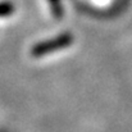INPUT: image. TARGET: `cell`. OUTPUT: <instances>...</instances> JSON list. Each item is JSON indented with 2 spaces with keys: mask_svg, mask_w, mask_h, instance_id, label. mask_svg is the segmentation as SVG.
Masks as SVG:
<instances>
[{
  "mask_svg": "<svg viewBox=\"0 0 132 132\" xmlns=\"http://www.w3.org/2000/svg\"><path fill=\"white\" fill-rule=\"evenodd\" d=\"M75 41V37L73 35L71 34H62L51 40H47L44 43H39L35 46L31 47V55L34 58H43L49 54H53V53H56L58 50H63V49H67L71 45L73 44Z\"/></svg>",
  "mask_w": 132,
  "mask_h": 132,
  "instance_id": "1",
  "label": "cell"
},
{
  "mask_svg": "<svg viewBox=\"0 0 132 132\" xmlns=\"http://www.w3.org/2000/svg\"><path fill=\"white\" fill-rule=\"evenodd\" d=\"M50 6H51V13L54 14L55 18L63 17V6H62V0H47Z\"/></svg>",
  "mask_w": 132,
  "mask_h": 132,
  "instance_id": "2",
  "label": "cell"
},
{
  "mask_svg": "<svg viewBox=\"0 0 132 132\" xmlns=\"http://www.w3.org/2000/svg\"><path fill=\"white\" fill-rule=\"evenodd\" d=\"M14 12V6L9 1H3L0 3V17H8Z\"/></svg>",
  "mask_w": 132,
  "mask_h": 132,
  "instance_id": "3",
  "label": "cell"
}]
</instances>
